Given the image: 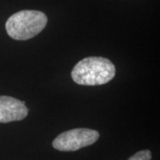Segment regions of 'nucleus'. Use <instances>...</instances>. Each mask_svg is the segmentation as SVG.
<instances>
[{
	"mask_svg": "<svg viewBox=\"0 0 160 160\" xmlns=\"http://www.w3.org/2000/svg\"><path fill=\"white\" fill-rule=\"evenodd\" d=\"M116 69L109 59L87 57L75 65L71 78L75 83L82 86H101L113 79Z\"/></svg>",
	"mask_w": 160,
	"mask_h": 160,
	"instance_id": "1",
	"label": "nucleus"
},
{
	"mask_svg": "<svg viewBox=\"0 0 160 160\" xmlns=\"http://www.w3.org/2000/svg\"><path fill=\"white\" fill-rule=\"evenodd\" d=\"M46 23L47 16L44 12L23 10L9 17L6 23V29L12 39L28 40L39 34Z\"/></svg>",
	"mask_w": 160,
	"mask_h": 160,
	"instance_id": "2",
	"label": "nucleus"
},
{
	"mask_svg": "<svg viewBox=\"0 0 160 160\" xmlns=\"http://www.w3.org/2000/svg\"><path fill=\"white\" fill-rule=\"evenodd\" d=\"M100 137L95 130L88 128H76L59 134L52 142V147L60 151H76L90 146Z\"/></svg>",
	"mask_w": 160,
	"mask_h": 160,
	"instance_id": "3",
	"label": "nucleus"
},
{
	"mask_svg": "<svg viewBox=\"0 0 160 160\" xmlns=\"http://www.w3.org/2000/svg\"><path fill=\"white\" fill-rule=\"evenodd\" d=\"M29 113L25 102L10 96H0V123L24 119Z\"/></svg>",
	"mask_w": 160,
	"mask_h": 160,
	"instance_id": "4",
	"label": "nucleus"
},
{
	"mask_svg": "<svg viewBox=\"0 0 160 160\" xmlns=\"http://www.w3.org/2000/svg\"><path fill=\"white\" fill-rule=\"evenodd\" d=\"M151 159V152L149 149L141 150L134 155H132L128 160H150Z\"/></svg>",
	"mask_w": 160,
	"mask_h": 160,
	"instance_id": "5",
	"label": "nucleus"
}]
</instances>
